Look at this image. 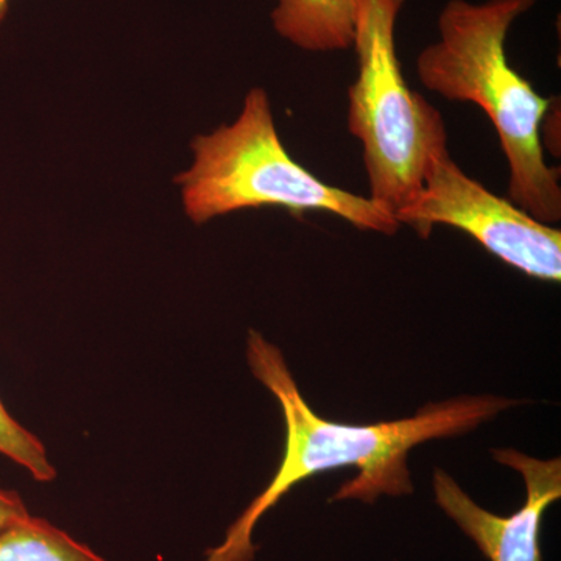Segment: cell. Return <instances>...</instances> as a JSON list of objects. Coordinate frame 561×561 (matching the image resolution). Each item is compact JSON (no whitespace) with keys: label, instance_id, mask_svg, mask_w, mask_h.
<instances>
[{"label":"cell","instance_id":"cell-1","mask_svg":"<svg viewBox=\"0 0 561 561\" xmlns=\"http://www.w3.org/2000/svg\"><path fill=\"white\" fill-rule=\"evenodd\" d=\"M247 360L254 378L283 409L286 446L267 489L251 501L224 541L209 549L203 561H253L257 551L253 542L256 524L297 483L312 476L357 468L359 474L343 483L332 501L373 504L382 494H411L408 457L412 448L424 442L468 434L516 405L508 398L460 397L432 402L409 419L375 424L335 423L321 419L309 408L283 353L261 332H249Z\"/></svg>","mask_w":561,"mask_h":561},{"label":"cell","instance_id":"cell-2","mask_svg":"<svg viewBox=\"0 0 561 561\" xmlns=\"http://www.w3.org/2000/svg\"><path fill=\"white\" fill-rule=\"evenodd\" d=\"M537 0H449L438 38L416 57L421 84L449 102L472 103L489 116L508 164V201L542 224L561 220L560 169L545 160L541 128L551 99L508 61V33Z\"/></svg>","mask_w":561,"mask_h":561},{"label":"cell","instance_id":"cell-3","mask_svg":"<svg viewBox=\"0 0 561 561\" xmlns=\"http://www.w3.org/2000/svg\"><path fill=\"white\" fill-rule=\"evenodd\" d=\"M192 164L175 176L187 219L217 217L265 206L294 216L327 213L362 231L394 236L401 224L381 203L324 183L284 147L267 91L251 88L231 124L192 139Z\"/></svg>","mask_w":561,"mask_h":561},{"label":"cell","instance_id":"cell-4","mask_svg":"<svg viewBox=\"0 0 561 561\" xmlns=\"http://www.w3.org/2000/svg\"><path fill=\"white\" fill-rule=\"evenodd\" d=\"M405 0H362L353 49L357 77L348 90V130L362 144L371 201L397 217L423 187L432 151L448 144L440 111L411 90L397 50Z\"/></svg>","mask_w":561,"mask_h":561},{"label":"cell","instance_id":"cell-5","mask_svg":"<svg viewBox=\"0 0 561 561\" xmlns=\"http://www.w3.org/2000/svg\"><path fill=\"white\" fill-rule=\"evenodd\" d=\"M397 219L423 239L437 225L456 228L529 278L560 283L559 228L542 224L471 179L453 160L448 144L432 151L420 194Z\"/></svg>","mask_w":561,"mask_h":561},{"label":"cell","instance_id":"cell-6","mask_svg":"<svg viewBox=\"0 0 561 561\" xmlns=\"http://www.w3.org/2000/svg\"><path fill=\"white\" fill-rule=\"evenodd\" d=\"M491 456L526 482V502L518 512L497 516L485 511L442 470L434 474L435 501L490 561H542L541 524L549 505L561 497V461L535 459L515 449H493Z\"/></svg>","mask_w":561,"mask_h":561},{"label":"cell","instance_id":"cell-7","mask_svg":"<svg viewBox=\"0 0 561 561\" xmlns=\"http://www.w3.org/2000/svg\"><path fill=\"white\" fill-rule=\"evenodd\" d=\"M362 0H276L272 24L280 38L312 54L353 49Z\"/></svg>","mask_w":561,"mask_h":561},{"label":"cell","instance_id":"cell-8","mask_svg":"<svg viewBox=\"0 0 561 561\" xmlns=\"http://www.w3.org/2000/svg\"><path fill=\"white\" fill-rule=\"evenodd\" d=\"M0 561H106L43 518L27 515L0 530Z\"/></svg>","mask_w":561,"mask_h":561},{"label":"cell","instance_id":"cell-9","mask_svg":"<svg viewBox=\"0 0 561 561\" xmlns=\"http://www.w3.org/2000/svg\"><path fill=\"white\" fill-rule=\"evenodd\" d=\"M0 454L31 472L35 481L51 482L57 478V470L50 463L46 446L35 434L25 430L10 415L2 401H0Z\"/></svg>","mask_w":561,"mask_h":561},{"label":"cell","instance_id":"cell-10","mask_svg":"<svg viewBox=\"0 0 561 561\" xmlns=\"http://www.w3.org/2000/svg\"><path fill=\"white\" fill-rule=\"evenodd\" d=\"M31 515L16 491L0 489V530Z\"/></svg>","mask_w":561,"mask_h":561},{"label":"cell","instance_id":"cell-11","mask_svg":"<svg viewBox=\"0 0 561 561\" xmlns=\"http://www.w3.org/2000/svg\"><path fill=\"white\" fill-rule=\"evenodd\" d=\"M10 0H0V25L5 20L7 13H9Z\"/></svg>","mask_w":561,"mask_h":561}]
</instances>
